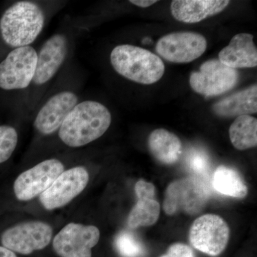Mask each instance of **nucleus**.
I'll return each instance as SVG.
<instances>
[{
  "mask_svg": "<svg viewBox=\"0 0 257 257\" xmlns=\"http://www.w3.org/2000/svg\"><path fill=\"white\" fill-rule=\"evenodd\" d=\"M18 142V135L13 126H0V163L9 160Z\"/></svg>",
  "mask_w": 257,
  "mask_h": 257,
  "instance_id": "obj_23",
  "label": "nucleus"
},
{
  "mask_svg": "<svg viewBox=\"0 0 257 257\" xmlns=\"http://www.w3.org/2000/svg\"><path fill=\"white\" fill-rule=\"evenodd\" d=\"M161 257H194L192 248L184 243L172 244L165 254Z\"/></svg>",
  "mask_w": 257,
  "mask_h": 257,
  "instance_id": "obj_25",
  "label": "nucleus"
},
{
  "mask_svg": "<svg viewBox=\"0 0 257 257\" xmlns=\"http://www.w3.org/2000/svg\"><path fill=\"white\" fill-rule=\"evenodd\" d=\"M219 60L234 69L256 67L257 50L253 35L248 33L235 35L229 45L219 52Z\"/></svg>",
  "mask_w": 257,
  "mask_h": 257,
  "instance_id": "obj_16",
  "label": "nucleus"
},
{
  "mask_svg": "<svg viewBox=\"0 0 257 257\" xmlns=\"http://www.w3.org/2000/svg\"><path fill=\"white\" fill-rule=\"evenodd\" d=\"M132 4L136 5L142 8H147L152 6L157 3V0H131L130 1Z\"/></svg>",
  "mask_w": 257,
  "mask_h": 257,
  "instance_id": "obj_26",
  "label": "nucleus"
},
{
  "mask_svg": "<svg viewBox=\"0 0 257 257\" xmlns=\"http://www.w3.org/2000/svg\"><path fill=\"white\" fill-rule=\"evenodd\" d=\"M187 164L189 170L199 176L207 175L210 167L207 154L199 150H192L189 152Z\"/></svg>",
  "mask_w": 257,
  "mask_h": 257,
  "instance_id": "obj_24",
  "label": "nucleus"
},
{
  "mask_svg": "<svg viewBox=\"0 0 257 257\" xmlns=\"http://www.w3.org/2000/svg\"><path fill=\"white\" fill-rule=\"evenodd\" d=\"M99 237L95 226L70 223L56 235L53 248L60 257H92V248Z\"/></svg>",
  "mask_w": 257,
  "mask_h": 257,
  "instance_id": "obj_10",
  "label": "nucleus"
},
{
  "mask_svg": "<svg viewBox=\"0 0 257 257\" xmlns=\"http://www.w3.org/2000/svg\"><path fill=\"white\" fill-rule=\"evenodd\" d=\"M37 52L33 47H18L0 63V88L17 90L28 87L36 70Z\"/></svg>",
  "mask_w": 257,
  "mask_h": 257,
  "instance_id": "obj_5",
  "label": "nucleus"
},
{
  "mask_svg": "<svg viewBox=\"0 0 257 257\" xmlns=\"http://www.w3.org/2000/svg\"><path fill=\"white\" fill-rule=\"evenodd\" d=\"M110 62L118 74L139 84H154L165 74V64L158 56L134 45L114 47L111 52Z\"/></svg>",
  "mask_w": 257,
  "mask_h": 257,
  "instance_id": "obj_3",
  "label": "nucleus"
},
{
  "mask_svg": "<svg viewBox=\"0 0 257 257\" xmlns=\"http://www.w3.org/2000/svg\"><path fill=\"white\" fill-rule=\"evenodd\" d=\"M148 146L152 155L164 165L176 163L182 153L181 140L165 128H157L150 134Z\"/></svg>",
  "mask_w": 257,
  "mask_h": 257,
  "instance_id": "obj_19",
  "label": "nucleus"
},
{
  "mask_svg": "<svg viewBox=\"0 0 257 257\" xmlns=\"http://www.w3.org/2000/svg\"><path fill=\"white\" fill-rule=\"evenodd\" d=\"M64 171L63 164L55 159L40 162L17 178L15 196L20 201L31 200L45 192Z\"/></svg>",
  "mask_w": 257,
  "mask_h": 257,
  "instance_id": "obj_12",
  "label": "nucleus"
},
{
  "mask_svg": "<svg viewBox=\"0 0 257 257\" xmlns=\"http://www.w3.org/2000/svg\"><path fill=\"white\" fill-rule=\"evenodd\" d=\"M77 104L78 97L74 92L63 91L57 93L50 97L39 111L34 126L42 135L55 133L60 130L67 115Z\"/></svg>",
  "mask_w": 257,
  "mask_h": 257,
  "instance_id": "obj_13",
  "label": "nucleus"
},
{
  "mask_svg": "<svg viewBox=\"0 0 257 257\" xmlns=\"http://www.w3.org/2000/svg\"><path fill=\"white\" fill-rule=\"evenodd\" d=\"M111 122L110 111L104 104L96 101H82L64 119L59 137L67 146H84L101 138Z\"/></svg>",
  "mask_w": 257,
  "mask_h": 257,
  "instance_id": "obj_1",
  "label": "nucleus"
},
{
  "mask_svg": "<svg viewBox=\"0 0 257 257\" xmlns=\"http://www.w3.org/2000/svg\"><path fill=\"white\" fill-rule=\"evenodd\" d=\"M205 37L196 32H182L161 37L156 45L157 54L173 63H189L205 52Z\"/></svg>",
  "mask_w": 257,
  "mask_h": 257,
  "instance_id": "obj_9",
  "label": "nucleus"
},
{
  "mask_svg": "<svg viewBox=\"0 0 257 257\" xmlns=\"http://www.w3.org/2000/svg\"><path fill=\"white\" fill-rule=\"evenodd\" d=\"M67 50L68 42L64 35L57 34L48 39L37 53L34 84L42 85L53 78L64 63Z\"/></svg>",
  "mask_w": 257,
  "mask_h": 257,
  "instance_id": "obj_14",
  "label": "nucleus"
},
{
  "mask_svg": "<svg viewBox=\"0 0 257 257\" xmlns=\"http://www.w3.org/2000/svg\"><path fill=\"white\" fill-rule=\"evenodd\" d=\"M115 246L122 257H143L145 248L133 233L121 231L115 239Z\"/></svg>",
  "mask_w": 257,
  "mask_h": 257,
  "instance_id": "obj_22",
  "label": "nucleus"
},
{
  "mask_svg": "<svg viewBox=\"0 0 257 257\" xmlns=\"http://www.w3.org/2000/svg\"><path fill=\"white\" fill-rule=\"evenodd\" d=\"M239 73L219 60L206 61L199 71L192 72L189 84L194 92L203 96H219L229 92L237 84Z\"/></svg>",
  "mask_w": 257,
  "mask_h": 257,
  "instance_id": "obj_6",
  "label": "nucleus"
},
{
  "mask_svg": "<svg viewBox=\"0 0 257 257\" xmlns=\"http://www.w3.org/2000/svg\"><path fill=\"white\" fill-rule=\"evenodd\" d=\"M227 223L216 214H204L197 218L189 231V241L196 249L215 256L226 248L229 239Z\"/></svg>",
  "mask_w": 257,
  "mask_h": 257,
  "instance_id": "obj_7",
  "label": "nucleus"
},
{
  "mask_svg": "<svg viewBox=\"0 0 257 257\" xmlns=\"http://www.w3.org/2000/svg\"><path fill=\"white\" fill-rule=\"evenodd\" d=\"M45 16L36 3L20 1L10 7L0 19V33L14 48L30 46L43 30Z\"/></svg>",
  "mask_w": 257,
  "mask_h": 257,
  "instance_id": "obj_2",
  "label": "nucleus"
},
{
  "mask_svg": "<svg viewBox=\"0 0 257 257\" xmlns=\"http://www.w3.org/2000/svg\"><path fill=\"white\" fill-rule=\"evenodd\" d=\"M229 3L226 0H175L171 3V13L178 21L197 23L220 13Z\"/></svg>",
  "mask_w": 257,
  "mask_h": 257,
  "instance_id": "obj_17",
  "label": "nucleus"
},
{
  "mask_svg": "<svg viewBox=\"0 0 257 257\" xmlns=\"http://www.w3.org/2000/svg\"><path fill=\"white\" fill-rule=\"evenodd\" d=\"M52 237L50 225L42 221H28L13 226L2 235L4 247L13 252L28 255L48 246Z\"/></svg>",
  "mask_w": 257,
  "mask_h": 257,
  "instance_id": "obj_8",
  "label": "nucleus"
},
{
  "mask_svg": "<svg viewBox=\"0 0 257 257\" xmlns=\"http://www.w3.org/2000/svg\"><path fill=\"white\" fill-rule=\"evenodd\" d=\"M89 173L83 167L64 171L52 185L40 196V202L47 210L64 207L87 187Z\"/></svg>",
  "mask_w": 257,
  "mask_h": 257,
  "instance_id": "obj_11",
  "label": "nucleus"
},
{
  "mask_svg": "<svg viewBox=\"0 0 257 257\" xmlns=\"http://www.w3.org/2000/svg\"><path fill=\"white\" fill-rule=\"evenodd\" d=\"M212 109L214 114L223 117L240 116L256 113V84L226 96L214 104Z\"/></svg>",
  "mask_w": 257,
  "mask_h": 257,
  "instance_id": "obj_18",
  "label": "nucleus"
},
{
  "mask_svg": "<svg viewBox=\"0 0 257 257\" xmlns=\"http://www.w3.org/2000/svg\"><path fill=\"white\" fill-rule=\"evenodd\" d=\"M209 191L200 179L187 177L175 181L167 187L163 209L167 215H173L179 211L194 215L205 207Z\"/></svg>",
  "mask_w": 257,
  "mask_h": 257,
  "instance_id": "obj_4",
  "label": "nucleus"
},
{
  "mask_svg": "<svg viewBox=\"0 0 257 257\" xmlns=\"http://www.w3.org/2000/svg\"><path fill=\"white\" fill-rule=\"evenodd\" d=\"M138 202L128 214L127 224L130 229L152 226L158 220L160 204L155 199V185L140 179L135 187Z\"/></svg>",
  "mask_w": 257,
  "mask_h": 257,
  "instance_id": "obj_15",
  "label": "nucleus"
},
{
  "mask_svg": "<svg viewBox=\"0 0 257 257\" xmlns=\"http://www.w3.org/2000/svg\"><path fill=\"white\" fill-rule=\"evenodd\" d=\"M0 257H17L13 251L4 246H0Z\"/></svg>",
  "mask_w": 257,
  "mask_h": 257,
  "instance_id": "obj_27",
  "label": "nucleus"
},
{
  "mask_svg": "<svg viewBox=\"0 0 257 257\" xmlns=\"http://www.w3.org/2000/svg\"><path fill=\"white\" fill-rule=\"evenodd\" d=\"M229 138L233 146L239 150L256 147L257 119L250 115L237 116L229 128Z\"/></svg>",
  "mask_w": 257,
  "mask_h": 257,
  "instance_id": "obj_21",
  "label": "nucleus"
},
{
  "mask_svg": "<svg viewBox=\"0 0 257 257\" xmlns=\"http://www.w3.org/2000/svg\"><path fill=\"white\" fill-rule=\"evenodd\" d=\"M213 187L216 192L229 197L244 198L248 189L241 175L234 169L219 166L214 172L212 178Z\"/></svg>",
  "mask_w": 257,
  "mask_h": 257,
  "instance_id": "obj_20",
  "label": "nucleus"
}]
</instances>
